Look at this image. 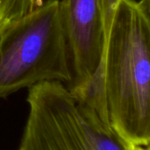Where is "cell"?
<instances>
[{
    "mask_svg": "<svg viewBox=\"0 0 150 150\" xmlns=\"http://www.w3.org/2000/svg\"><path fill=\"white\" fill-rule=\"evenodd\" d=\"M110 124L128 144L150 143V26L135 0H120L103 60Z\"/></svg>",
    "mask_w": 150,
    "mask_h": 150,
    "instance_id": "6da1fadb",
    "label": "cell"
},
{
    "mask_svg": "<svg viewBox=\"0 0 150 150\" xmlns=\"http://www.w3.org/2000/svg\"><path fill=\"white\" fill-rule=\"evenodd\" d=\"M71 81L58 0H47L0 33V98L43 81Z\"/></svg>",
    "mask_w": 150,
    "mask_h": 150,
    "instance_id": "7a4b0ae2",
    "label": "cell"
},
{
    "mask_svg": "<svg viewBox=\"0 0 150 150\" xmlns=\"http://www.w3.org/2000/svg\"><path fill=\"white\" fill-rule=\"evenodd\" d=\"M28 115L17 150H128L110 123L59 81L28 88Z\"/></svg>",
    "mask_w": 150,
    "mask_h": 150,
    "instance_id": "3957f363",
    "label": "cell"
},
{
    "mask_svg": "<svg viewBox=\"0 0 150 150\" xmlns=\"http://www.w3.org/2000/svg\"><path fill=\"white\" fill-rule=\"evenodd\" d=\"M66 42L71 81L66 85L78 96L94 80L102 66L106 36L101 0H58Z\"/></svg>",
    "mask_w": 150,
    "mask_h": 150,
    "instance_id": "277c9868",
    "label": "cell"
},
{
    "mask_svg": "<svg viewBox=\"0 0 150 150\" xmlns=\"http://www.w3.org/2000/svg\"><path fill=\"white\" fill-rule=\"evenodd\" d=\"M5 16L9 23L30 13L38 6V0H4Z\"/></svg>",
    "mask_w": 150,
    "mask_h": 150,
    "instance_id": "5b68a950",
    "label": "cell"
},
{
    "mask_svg": "<svg viewBox=\"0 0 150 150\" xmlns=\"http://www.w3.org/2000/svg\"><path fill=\"white\" fill-rule=\"evenodd\" d=\"M119 2H120V0H101L103 13V18H104L106 41H107L108 35H109V32H110V28L111 26V21L113 19L115 10Z\"/></svg>",
    "mask_w": 150,
    "mask_h": 150,
    "instance_id": "8992f818",
    "label": "cell"
},
{
    "mask_svg": "<svg viewBox=\"0 0 150 150\" xmlns=\"http://www.w3.org/2000/svg\"><path fill=\"white\" fill-rule=\"evenodd\" d=\"M138 4L150 26V0H139L138 1Z\"/></svg>",
    "mask_w": 150,
    "mask_h": 150,
    "instance_id": "52a82bcc",
    "label": "cell"
},
{
    "mask_svg": "<svg viewBox=\"0 0 150 150\" xmlns=\"http://www.w3.org/2000/svg\"><path fill=\"white\" fill-rule=\"evenodd\" d=\"M7 24L6 16H5V4L4 0H0V33L4 29L6 25Z\"/></svg>",
    "mask_w": 150,
    "mask_h": 150,
    "instance_id": "ba28073f",
    "label": "cell"
},
{
    "mask_svg": "<svg viewBox=\"0 0 150 150\" xmlns=\"http://www.w3.org/2000/svg\"><path fill=\"white\" fill-rule=\"evenodd\" d=\"M128 150H150V143L145 146H135L128 144Z\"/></svg>",
    "mask_w": 150,
    "mask_h": 150,
    "instance_id": "9c48e42d",
    "label": "cell"
}]
</instances>
